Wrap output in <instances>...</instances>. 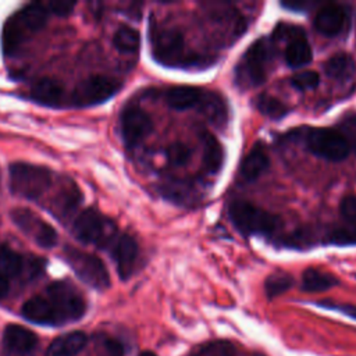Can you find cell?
Here are the masks:
<instances>
[{
    "mask_svg": "<svg viewBox=\"0 0 356 356\" xmlns=\"http://www.w3.org/2000/svg\"><path fill=\"white\" fill-rule=\"evenodd\" d=\"M254 106L261 114H264L270 118H281L288 111L286 106L280 99L273 97L270 95L257 96L254 100Z\"/></svg>",
    "mask_w": 356,
    "mask_h": 356,
    "instance_id": "f1b7e54d",
    "label": "cell"
},
{
    "mask_svg": "<svg viewBox=\"0 0 356 356\" xmlns=\"http://www.w3.org/2000/svg\"><path fill=\"white\" fill-rule=\"evenodd\" d=\"M342 310L353 317H356V306H346V307H342Z\"/></svg>",
    "mask_w": 356,
    "mask_h": 356,
    "instance_id": "60d3db41",
    "label": "cell"
},
{
    "mask_svg": "<svg viewBox=\"0 0 356 356\" xmlns=\"http://www.w3.org/2000/svg\"><path fill=\"white\" fill-rule=\"evenodd\" d=\"M120 121L122 139L129 147L142 142L153 129V122L149 114L135 104H129L122 110Z\"/></svg>",
    "mask_w": 356,
    "mask_h": 356,
    "instance_id": "7c38bea8",
    "label": "cell"
},
{
    "mask_svg": "<svg viewBox=\"0 0 356 356\" xmlns=\"http://www.w3.org/2000/svg\"><path fill=\"white\" fill-rule=\"evenodd\" d=\"M285 61L289 67H303L312 61V47L305 38L302 29H298L291 38L285 49Z\"/></svg>",
    "mask_w": 356,
    "mask_h": 356,
    "instance_id": "d6986e66",
    "label": "cell"
},
{
    "mask_svg": "<svg viewBox=\"0 0 356 356\" xmlns=\"http://www.w3.org/2000/svg\"><path fill=\"white\" fill-rule=\"evenodd\" d=\"M152 54L157 63L167 67L204 64L200 56L188 50L182 33L175 28L152 31Z\"/></svg>",
    "mask_w": 356,
    "mask_h": 356,
    "instance_id": "7a4b0ae2",
    "label": "cell"
},
{
    "mask_svg": "<svg viewBox=\"0 0 356 356\" xmlns=\"http://www.w3.org/2000/svg\"><path fill=\"white\" fill-rule=\"evenodd\" d=\"M113 43L117 50L122 53H134L140 46V35L131 26H120L113 38Z\"/></svg>",
    "mask_w": 356,
    "mask_h": 356,
    "instance_id": "d4e9b609",
    "label": "cell"
},
{
    "mask_svg": "<svg viewBox=\"0 0 356 356\" xmlns=\"http://www.w3.org/2000/svg\"><path fill=\"white\" fill-rule=\"evenodd\" d=\"M72 231L81 242L95 243L102 248L111 245L117 238L115 224L93 207L85 209L76 217Z\"/></svg>",
    "mask_w": 356,
    "mask_h": 356,
    "instance_id": "8992f818",
    "label": "cell"
},
{
    "mask_svg": "<svg viewBox=\"0 0 356 356\" xmlns=\"http://www.w3.org/2000/svg\"><path fill=\"white\" fill-rule=\"evenodd\" d=\"M139 356H156L153 352H149V350H145V352H142Z\"/></svg>",
    "mask_w": 356,
    "mask_h": 356,
    "instance_id": "b9f144b4",
    "label": "cell"
},
{
    "mask_svg": "<svg viewBox=\"0 0 356 356\" xmlns=\"http://www.w3.org/2000/svg\"><path fill=\"white\" fill-rule=\"evenodd\" d=\"M325 242L339 246L356 245V221L332 227L325 235Z\"/></svg>",
    "mask_w": 356,
    "mask_h": 356,
    "instance_id": "83f0119b",
    "label": "cell"
},
{
    "mask_svg": "<svg viewBox=\"0 0 356 356\" xmlns=\"http://www.w3.org/2000/svg\"><path fill=\"white\" fill-rule=\"evenodd\" d=\"M274 49L268 39L256 40L238 63L235 75L239 85L257 86L266 81L268 65L273 60Z\"/></svg>",
    "mask_w": 356,
    "mask_h": 356,
    "instance_id": "277c9868",
    "label": "cell"
},
{
    "mask_svg": "<svg viewBox=\"0 0 356 356\" xmlns=\"http://www.w3.org/2000/svg\"><path fill=\"white\" fill-rule=\"evenodd\" d=\"M338 285V280L323 270L307 268L302 274V289L307 292H321Z\"/></svg>",
    "mask_w": 356,
    "mask_h": 356,
    "instance_id": "cb8c5ba5",
    "label": "cell"
},
{
    "mask_svg": "<svg viewBox=\"0 0 356 356\" xmlns=\"http://www.w3.org/2000/svg\"><path fill=\"white\" fill-rule=\"evenodd\" d=\"M88 338L81 331H72L56 338L47 348L46 356H75L86 345Z\"/></svg>",
    "mask_w": 356,
    "mask_h": 356,
    "instance_id": "ffe728a7",
    "label": "cell"
},
{
    "mask_svg": "<svg viewBox=\"0 0 356 356\" xmlns=\"http://www.w3.org/2000/svg\"><path fill=\"white\" fill-rule=\"evenodd\" d=\"M22 314L26 320L36 324H60L57 314L46 296H33L28 299L22 306Z\"/></svg>",
    "mask_w": 356,
    "mask_h": 356,
    "instance_id": "e0dca14e",
    "label": "cell"
},
{
    "mask_svg": "<svg viewBox=\"0 0 356 356\" xmlns=\"http://www.w3.org/2000/svg\"><path fill=\"white\" fill-rule=\"evenodd\" d=\"M104 352L106 356H124V348L117 339L107 338L104 341Z\"/></svg>",
    "mask_w": 356,
    "mask_h": 356,
    "instance_id": "74e56055",
    "label": "cell"
},
{
    "mask_svg": "<svg viewBox=\"0 0 356 356\" xmlns=\"http://www.w3.org/2000/svg\"><path fill=\"white\" fill-rule=\"evenodd\" d=\"M337 131L346 139L350 150H353L356 153V111L346 113L338 121Z\"/></svg>",
    "mask_w": 356,
    "mask_h": 356,
    "instance_id": "1f68e13d",
    "label": "cell"
},
{
    "mask_svg": "<svg viewBox=\"0 0 356 356\" xmlns=\"http://www.w3.org/2000/svg\"><path fill=\"white\" fill-rule=\"evenodd\" d=\"M291 83L292 86H295L299 90H306V89H313L320 83V76L316 71H300L298 74H295L291 78Z\"/></svg>",
    "mask_w": 356,
    "mask_h": 356,
    "instance_id": "d6a6232c",
    "label": "cell"
},
{
    "mask_svg": "<svg viewBox=\"0 0 356 356\" xmlns=\"http://www.w3.org/2000/svg\"><path fill=\"white\" fill-rule=\"evenodd\" d=\"M65 261L71 266L74 273L88 285L103 291L110 286V275L104 263L95 254L82 252L72 246L64 249Z\"/></svg>",
    "mask_w": 356,
    "mask_h": 356,
    "instance_id": "52a82bcc",
    "label": "cell"
},
{
    "mask_svg": "<svg viewBox=\"0 0 356 356\" xmlns=\"http://www.w3.org/2000/svg\"><path fill=\"white\" fill-rule=\"evenodd\" d=\"M46 298L51 303L60 324L81 318L86 310L82 295L65 281L50 284L46 289Z\"/></svg>",
    "mask_w": 356,
    "mask_h": 356,
    "instance_id": "ba28073f",
    "label": "cell"
},
{
    "mask_svg": "<svg viewBox=\"0 0 356 356\" xmlns=\"http://www.w3.org/2000/svg\"><path fill=\"white\" fill-rule=\"evenodd\" d=\"M253 356H263V355H259V353H256V355H253Z\"/></svg>",
    "mask_w": 356,
    "mask_h": 356,
    "instance_id": "7bdbcfd3",
    "label": "cell"
},
{
    "mask_svg": "<svg viewBox=\"0 0 356 356\" xmlns=\"http://www.w3.org/2000/svg\"><path fill=\"white\" fill-rule=\"evenodd\" d=\"M202 92L203 90L200 88L189 86V85L172 86L171 89H168L165 95V100L168 106L175 110H186L197 106Z\"/></svg>",
    "mask_w": 356,
    "mask_h": 356,
    "instance_id": "603a6c76",
    "label": "cell"
},
{
    "mask_svg": "<svg viewBox=\"0 0 356 356\" xmlns=\"http://www.w3.org/2000/svg\"><path fill=\"white\" fill-rule=\"evenodd\" d=\"M167 159L172 165H184L191 159V149L182 142L171 143L167 149Z\"/></svg>",
    "mask_w": 356,
    "mask_h": 356,
    "instance_id": "836d02e7",
    "label": "cell"
},
{
    "mask_svg": "<svg viewBox=\"0 0 356 356\" xmlns=\"http://www.w3.org/2000/svg\"><path fill=\"white\" fill-rule=\"evenodd\" d=\"M346 15L341 6L325 4L314 18V28L324 36H335L342 31Z\"/></svg>",
    "mask_w": 356,
    "mask_h": 356,
    "instance_id": "9a60e30c",
    "label": "cell"
},
{
    "mask_svg": "<svg viewBox=\"0 0 356 356\" xmlns=\"http://www.w3.org/2000/svg\"><path fill=\"white\" fill-rule=\"evenodd\" d=\"M293 285V278L286 271H275L270 274L264 282L266 295L271 299L286 292Z\"/></svg>",
    "mask_w": 356,
    "mask_h": 356,
    "instance_id": "4316f807",
    "label": "cell"
},
{
    "mask_svg": "<svg viewBox=\"0 0 356 356\" xmlns=\"http://www.w3.org/2000/svg\"><path fill=\"white\" fill-rule=\"evenodd\" d=\"M339 211L341 216L349 221L355 222L356 221V195H348L341 200L339 204Z\"/></svg>",
    "mask_w": 356,
    "mask_h": 356,
    "instance_id": "d590c367",
    "label": "cell"
},
{
    "mask_svg": "<svg viewBox=\"0 0 356 356\" xmlns=\"http://www.w3.org/2000/svg\"><path fill=\"white\" fill-rule=\"evenodd\" d=\"M121 88V82L106 75H92L81 81L71 93V103L75 107H89L104 103Z\"/></svg>",
    "mask_w": 356,
    "mask_h": 356,
    "instance_id": "9c48e42d",
    "label": "cell"
},
{
    "mask_svg": "<svg viewBox=\"0 0 356 356\" xmlns=\"http://www.w3.org/2000/svg\"><path fill=\"white\" fill-rule=\"evenodd\" d=\"M46 7L51 14H56L58 17H67L72 13L75 3L74 1H50V3H46Z\"/></svg>",
    "mask_w": 356,
    "mask_h": 356,
    "instance_id": "8d00e7d4",
    "label": "cell"
},
{
    "mask_svg": "<svg viewBox=\"0 0 356 356\" xmlns=\"http://www.w3.org/2000/svg\"><path fill=\"white\" fill-rule=\"evenodd\" d=\"M191 356H236V349L228 341H213L193 349Z\"/></svg>",
    "mask_w": 356,
    "mask_h": 356,
    "instance_id": "f546056e",
    "label": "cell"
},
{
    "mask_svg": "<svg viewBox=\"0 0 356 356\" xmlns=\"http://www.w3.org/2000/svg\"><path fill=\"white\" fill-rule=\"evenodd\" d=\"M196 108L216 125H222L228 118L225 99L218 92L203 90Z\"/></svg>",
    "mask_w": 356,
    "mask_h": 356,
    "instance_id": "2e32d148",
    "label": "cell"
},
{
    "mask_svg": "<svg viewBox=\"0 0 356 356\" xmlns=\"http://www.w3.org/2000/svg\"><path fill=\"white\" fill-rule=\"evenodd\" d=\"M111 253L113 259L117 266V271L121 280H128L136 264L138 259V243L136 241L128 235L122 234L115 238V241L111 245Z\"/></svg>",
    "mask_w": 356,
    "mask_h": 356,
    "instance_id": "4fadbf2b",
    "label": "cell"
},
{
    "mask_svg": "<svg viewBox=\"0 0 356 356\" xmlns=\"http://www.w3.org/2000/svg\"><path fill=\"white\" fill-rule=\"evenodd\" d=\"M51 175L46 167L29 163H13L10 165V191L21 197L38 199L50 186Z\"/></svg>",
    "mask_w": 356,
    "mask_h": 356,
    "instance_id": "5b68a950",
    "label": "cell"
},
{
    "mask_svg": "<svg viewBox=\"0 0 356 356\" xmlns=\"http://www.w3.org/2000/svg\"><path fill=\"white\" fill-rule=\"evenodd\" d=\"M306 145L313 154L330 161H341L350 152L346 139L332 128L310 129L306 136Z\"/></svg>",
    "mask_w": 356,
    "mask_h": 356,
    "instance_id": "30bf717a",
    "label": "cell"
},
{
    "mask_svg": "<svg viewBox=\"0 0 356 356\" xmlns=\"http://www.w3.org/2000/svg\"><path fill=\"white\" fill-rule=\"evenodd\" d=\"M268 164L270 160L266 147L263 143H256L241 163V177L245 181H254L267 170Z\"/></svg>",
    "mask_w": 356,
    "mask_h": 356,
    "instance_id": "ac0fdd59",
    "label": "cell"
},
{
    "mask_svg": "<svg viewBox=\"0 0 356 356\" xmlns=\"http://www.w3.org/2000/svg\"><path fill=\"white\" fill-rule=\"evenodd\" d=\"M24 268L21 254L7 246H0V275L7 278L17 277Z\"/></svg>",
    "mask_w": 356,
    "mask_h": 356,
    "instance_id": "484cf974",
    "label": "cell"
},
{
    "mask_svg": "<svg viewBox=\"0 0 356 356\" xmlns=\"http://www.w3.org/2000/svg\"><path fill=\"white\" fill-rule=\"evenodd\" d=\"M203 145V165L209 174H217L224 163V149L221 143L207 131L200 132Z\"/></svg>",
    "mask_w": 356,
    "mask_h": 356,
    "instance_id": "7402d4cb",
    "label": "cell"
},
{
    "mask_svg": "<svg viewBox=\"0 0 356 356\" xmlns=\"http://www.w3.org/2000/svg\"><path fill=\"white\" fill-rule=\"evenodd\" d=\"M191 186H188L186 184H170L163 186L161 192L165 197L174 200V202H186L188 199H191L189 192H191Z\"/></svg>",
    "mask_w": 356,
    "mask_h": 356,
    "instance_id": "e575fe53",
    "label": "cell"
},
{
    "mask_svg": "<svg viewBox=\"0 0 356 356\" xmlns=\"http://www.w3.org/2000/svg\"><path fill=\"white\" fill-rule=\"evenodd\" d=\"M11 220L14 224L26 235H31L32 239L42 248H53L57 243V232L56 229L43 221L38 214L31 211L29 209L17 207L13 209Z\"/></svg>",
    "mask_w": 356,
    "mask_h": 356,
    "instance_id": "8fae6325",
    "label": "cell"
},
{
    "mask_svg": "<svg viewBox=\"0 0 356 356\" xmlns=\"http://www.w3.org/2000/svg\"><path fill=\"white\" fill-rule=\"evenodd\" d=\"M349 70H350V60L345 53L334 54L331 58L327 60L324 65L325 74L334 79L345 78L349 74Z\"/></svg>",
    "mask_w": 356,
    "mask_h": 356,
    "instance_id": "4dcf8cb0",
    "label": "cell"
},
{
    "mask_svg": "<svg viewBox=\"0 0 356 356\" xmlns=\"http://www.w3.org/2000/svg\"><path fill=\"white\" fill-rule=\"evenodd\" d=\"M36 334L22 325L11 324L4 331V345L7 352L13 356H22L29 353L36 346Z\"/></svg>",
    "mask_w": 356,
    "mask_h": 356,
    "instance_id": "5bb4252c",
    "label": "cell"
},
{
    "mask_svg": "<svg viewBox=\"0 0 356 356\" xmlns=\"http://www.w3.org/2000/svg\"><path fill=\"white\" fill-rule=\"evenodd\" d=\"M8 292V282L4 277L0 275V299H3Z\"/></svg>",
    "mask_w": 356,
    "mask_h": 356,
    "instance_id": "ab89813d",
    "label": "cell"
},
{
    "mask_svg": "<svg viewBox=\"0 0 356 356\" xmlns=\"http://www.w3.org/2000/svg\"><path fill=\"white\" fill-rule=\"evenodd\" d=\"M282 7L285 8H289V10H293V11H302L310 6H313V3H296V1H285V3H281Z\"/></svg>",
    "mask_w": 356,
    "mask_h": 356,
    "instance_id": "f35d334b",
    "label": "cell"
},
{
    "mask_svg": "<svg viewBox=\"0 0 356 356\" xmlns=\"http://www.w3.org/2000/svg\"><path fill=\"white\" fill-rule=\"evenodd\" d=\"M49 10L44 3H29L15 11L4 24L1 44L6 54H14L22 43L40 31L47 21Z\"/></svg>",
    "mask_w": 356,
    "mask_h": 356,
    "instance_id": "6da1fadb",
    "label": "cell"
},
{
    "mask_svg": "<svg viewBox=\"0 0 356 356\" xmlns=\"http://www.w3.org/2000/svg\"><path fill=\"white\" fill-rule=\"evenodd\" d=\"M228 216L236 229L246 235H270L281 227V220L245 200H235L229 204Z\"/></svg>",
    "mask_w": 356,
    "mask_h": 356,
    "instance_id": "3957f363",
    "label": "cell"
},
{
    "mask_svg": "<svg viewBox=\"0 0 356 356\" xmlns=\"http://www.w3.org/2000/svg\"><path fill=\"white\" fill-rule=\"evenodd\" d=\"M31 97L43 106L56 107L64 99V88L54 79L43 78L31 88Z\"/></svg>",
    "mask_w": 356,
    "mask_h": 356,
    "instance_id": "44dd1931",
    "label": "cell"
}]
</instances>
